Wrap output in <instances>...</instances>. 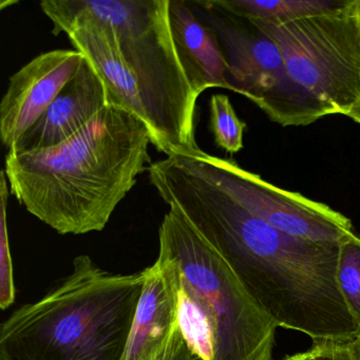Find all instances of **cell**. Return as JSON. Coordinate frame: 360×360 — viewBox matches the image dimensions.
<instances>
[{
    "label": "cell",
    "mask_w": 360,
    "mask_h": 360,
    "mask_svg": "<svg viewBox=\"0 0 360 360\" xmlns=\"http://www.w3.org/2000/svg\"><path fill=\"white\" fill-rule=\"evenodd\" d=\"M144 271V286L123 360L159 359L179 328L178 276L174 263L159 252L155 262Z\"/></svg>",
    "instance_id": "cell-11"
},
{
    "label": "cell",
    "mask_w": 360,
    "mask_h": 360,
    "mask_svg": "<svg viewBox=\"0 0 360 360\" xmlns=\"http://www.w3.org/2000/svg\"><path fill=\"white\" fill-rule=\"evenodd\" d=\"M148 128L108 105L51 148L6 155L10 193L60 235L102 231L150 164Z\"/></svg>",
    "instance_id": "cell-3"
},
{
    "label": "cell",
    "mask_w": 360,
    "mask_h": 360,
    "mask_svg": "<svg viewBox=\"0 0 360 360\" xmlns=\"http://www.w3.org/2000/svg\"><path fill=\"white\" fill-rule=\"evenodd\" d=\"M108 105L104 81L85 58L77 75L49 108L7 153H29L58 146L83 129Z\"/></svg>",
    "instance_id": "cell-10"
},
{
    "label": "cell",
    "mask_w": 360,
    "mask_h": 360,
    "mask_svg": "<svg viewBox=\"0 0 360 360\" xmlns=\"http://www.w3.org/2000/svg\"><path fill=\"white\" fill-rule=\"evenodd\" d=\"M169 3L172 39L195 96L199 98L210 88L231 90L229 64L214 30L195 15L187 1Z\"/></svg>",
    "instance_id": "cell-12"
},
{
    "label": "cell",
    "mask_w": 360,
    "mask_h": 360,
    "mask_svg": "<svg viewBox=\"0 0 360 360\" xmlns=\"http://www.w3.org/2000/svg\"><path fill=\"white\" fill-rule=\"evenodd\" d=\"M347 117H351L354 122H356V123H358L360 125V104L358 105V106L356 107V108L354 109V110L352 111Z\"/></svg>",
    "instance_id": "cell-21"
},
{
    "label": "cell",
    "mask_w": 360,
    "mask_h": 360,
    "mask_svg": "<svg viewBox=\"0 0 360 360\" xmlns=\"http://www.w3.org/2000/svg\"><path fill=\"white\" fill-rule=\"evenodd\" d=\"M193 153L205 174L240 205L288 235L339 244L355 233L352 221L326 204L275 186L233 160L208 155L201 148Z\"/></svg>",
    "instance_id": "cell-8"
},
{
    "label": "cell",
    "mask_w": 360,
    "mask_h": 360,
    "mask_svg": "<svg viewBox=\"0 0 360 360\" xmlns=\"http://www.w3.org/2000/svg\"><path fill=\"white\" fill-rule=\"evenodd\" d=\"M357 13H358V18H359V22H360V0H357Z\"/></svg>",
    "instance_id": "cell-22"
},
{
    "label": "cell",
    "mask_w": 360,
    "mask_h": 360,
    "mask_svg": "<svg viewBox=\"0 0 360 360\" xmlns=\"http://www.w3.org/2000/svg\"><path fill=\"white\" fill-rule=\"evenodd\" d=\"M315 347L314 360H354L349 345L338 343H319L313 345Z\"/></svg>",
    "instance_id": "cell-18"
},
{
    "label": "cell",
    "mask_w": 360,
    "mask_h": 360,
    "mask_svg": "<svg viewBox=\"0 0 360 360\" xmlns=\"http://www.w3.org/2000/svg\"><path fill=\"white\" fill-rule=\"evenodd\" d=\"M314 358H315V347L311 345V349H307V351L288 356V357L281 360H314Z\"/></svg>",
    "instance_id": "cell-19"
},
{
    "label": "cell",
    "mask_w": 360,
    "mask_h": 360,
    "mask_svg": "<svg viewBox=\"0 0 360 360\" xmlns=\"http://www.w3.org/2000/svg\"><path fill=\"white\" fill-rule=\"evenodd\" d=\"M1 186V216H0V309H9L16 298L15 282H14L13 262L10 250L9 233L7 224V205L9 198V183L5 170L0 174Z\"/></svg>",
    "instance_id": "cell-16"
},
{
    "label": "cell",
    "mask_w": 360,
    "mask_h": 360,
    "mask_svg": "<svg viewBox=\"0 0 360 360\" xmlns=\"http://www.w3.org/2000/svg\"><path fill=\"white\" fill-rule=\"evenodd\" d=\"M188 4L218 39L229 64L231 91L283 127H304L319 120L288 77L278 46L248 18L223 7L220 0Z\"/></svg>",
    "instance_id": "cell-7"
},
{
    "label": "cell",
    "mask_w": 360,
    "mask_h": 360,
    "mask_svg": "<svg viewBox=\"0 0 360 360\" xmlns=\"http://www.w3.org/2000/svg\"><path fill=\"white\" fill-rule=\"evenodd\" d=\"M145 271L117 274L88 255L0 328V360H123Z\"/></svg>",
    "instance_id": "cell-4"
},
{
    "label": "cell",
    "mask_w": 360,
    "mask_h": 360,
    "mask_svg": "<svg viewBox=\"0 0 360 360\" xmlns=\"http://www.w3.org/2000/svg\"><path fill=\"white\" fill-rule=\"evenodd\" d=\"M169 0H45L41 11L106 86L109 105L148 128L166 157L200 149L198 96L172 39Z\"/></svg>",
    "instance_id": "cell-2"
},
{
    "label": "cell",
    "mask_w": 360,
    "mask_h": 360,
    "mask_svg": "<svg viewBox=\"0 0 360 360\" xmlns=\"http://www.w3.org/2000/svg\"><path fill=\"white\" fill-rule=\"evenodd\" d=\"M84 60L77 50H53L39 54L10 77L0 102V138L7 151L49 108Z\"/></svg>",
    "instance_id": "cell-9"
},
{
    "label": "cell",
    "mask_w": 360,
    "mask_h": 360,
    "mask_svg": "<svg viewBox=\"0 0 360 360\" xmlns=\"http://www.w3.org/2000/svg\"><path fill=\"white\" fill-rule=\"evenodd\" d=\"M151 184L221 257L278 328L313 345H349L359 333L337 282L339 244L309 241L267 224L205 174L191 153L151 162Z\"/></svg>",
    "instance_id": "cell-1"
},
{
    "label": "cell",
    "mask_w": 360,
    "mask_h": 360,
    "mask_svg": "<svg viewBox=\"0 0 360 360\" xmlns=\"http://www.w3.org/2000/svg\"><path fill=\"white\" fill-rule=\"evenodd\" d=\"M223 7L244 18L267 22H288L332 13L347 7L351 0H220Z\"/></svg>",
    "instance_id": "cell-13"
},
{
    "label": "cell",
    "mask_w": 360,
    "mask_h": 360,
    "mask_svg": "<svg viewBox=\"0 0 360 360\" xmlns=\"http://www.w3.org/2000/svg\"><path fill=\"white\" fill-rule=\"evenodd\" d=\"M246 124L236 115L229 98L214 94L210 98V129L214 142L229 153H237L243 148Z\"/></svg>",
    "instance_id": "cell-15"
},
{
    "label": "cell",
    "mask_w": 360,
    "mask_h": 360,
    "mask_svg": "<svg viewBox=\"0 0 360 360\" xmlns=\"http://www.w3.org/2000/svg\"><path fill=\"white\" fill-rule=\"evenodd\" d=\"M337 282L360 330V237L353 233L339 244Z\"/></svg>",
    "instance_id": "cell-14"
},
{
    "label": "cell",
    "mask_w": 360,
    "mask_h": 360,
    "mask_svg": "<svg viewBox=\"0 0 360 360\" xmlns=\"http://www.w3.org/2000/svg\"><path fill=\"white\" fill-rule=\"evenodd\" d=\"M248 20L278 46L288 77L318 119L347 117L360 104L357 0L339 11L288 22Z\"/></svg>",
    "instance_id": "cell-6"
},
{
    "label": "cell",
    "mask_w": 360,
    "mask_h": 360,
    "mask_svg": "<svg viewBox=\"0 0 360 360\" xmlns=\"http://www.w3.org/2000/svg\"><path fill=\"white\" fill-rule=\"evenodd\" d=\"M158 360H201L197 354L193 353L185 340L180 326L176 328L172 341L161 357Z\"/></svg>",
    "instance_id": "cell-17"
},
{
    "label": "cell",
    "mask_w": 360,
    "mask_h": 360,
    "mask_svg": "<svg viewBox=\"0 0 360 360\" xmlns=\"http://www.w3.org/2000/svg\"><path fill=\"white\" fill-rule=\"evenodd\" d=\"M349 352H351L352 356H353L354 360H360V330L358 333L357 337L355 340L349 345Z\"/></svg>",
    "instance_id": "cell-20"
},
{
    "label": "cell",
    "mask_w": 360,
    "mask_h": 360,
    "mask_svg": "<svg viewBox=\"0 0 360 360\" xmlns=\"http://www.w3.org/2000/svg\"><path fill=\"white\" fill-rule=\"evenodd\" d=\"M159 252L176 267L179 326L201 360H274L277 324L222 257L174 210L159 229Z\"/></svg>",
    "instance_id": "cell-5"
}]
</instances>
